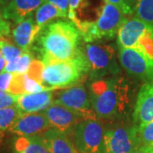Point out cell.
<instances>
[{
  "instance_id": "cell-1",
  "label": "cell",
  "mask_w": 153,
  "mask_h": 153,
  "mask_svg": "<svg viewBox=\"0 0 153 153\" xmlns=\"http://www.w3.org/2000/svg\"><path fill=\"white\" fill-rule=\"evenodd\" d=\"M88 95L97 118L111 122L125 120L134 101V88L122 75L92 80Z\"/></svg>"
},
{
  "instance_id": "cell-2",
  "label": "cell",
  "mask_w": 153,
  "mask_h": 153,
  "mask_svg": "<svg viewBox=\"0 0 153 153\" xmlns=\"http://www.w3.org/2000/svg\"><path fill=\"white\" fill-rule=\"evenodd\" d=\"M82 36L71 21H55L43 28L37 37L38 51L45 64L53 60H70L83 49Z\"/></svg>"
},
{
  "instance_id": "cell-3",
  "label": "cell",
  "mask_w": 153,
  "mask_h": 153,
  "mask_svg": "<svg viewBox=\"0 0 153 153\" xmlns=\"http://www.w3.org/2000/svg\"><path fill=\"white\" fill-rule=\"evenodd\" d=\"M42 83L48 90L79 84L89 75V63L84 50L70 60L44 64Z\"/></svg>"
},
{
  "instance_id": "cell-4",
  "label": "cell",
  "mask_w": 153,
  "mask_h": 153,
  "mask_svg": "<svg viewBox=\"0 0 153 153\" xmlns=\"http://www.w3.org/2000/svg\"><path fill=\"white\" fill-rule=\"evenodd\" d=\"M128 16L117 6L104 2L98 18L91 22L81 23L77 29L81 33L82 41L87 44L115 38L121 26Z\"/></svg>"
},
{
  "instance_id": "cell-5",
  "label": "cell",
  "mask_w": 153,
  "mask_h": 153,
  "mask_svg": "<svg viewBox=\"0 0 153 153\" xmlns=\"http://www.w3.org/2000/svg\"><path fill=\"white\" fill-rule=\"evenodd\" d=\"M84 52L89 63V81L121 74L112 45L87 44Z\"/></svg>"
},
{
  "instance_id": "cell-6",
  "label": "cell",
  "mask_w": 153,
  "mask_h": 153,
  "mask_svg": "<svg viewBox=\"0 0 153 153\" xmlns=\"http://www.w3.org/2000/svg\"><path fill=\"white\" fill-rule=\"evenodd\" d=\"M116 122L114 125L105 130L106 153H128L142 146L138 125L127 119Z\"/></svg>"
},
{
  "instance_id": "cell-7",
  "label": "cell",
  "mask_w": 153,
  "mask_h": 153,
  "mask_svg": "<svg viewBox=\"0 0 153 153\" xmlns=\"http://www.w3.org/2000/svg\"><path fill=\"white\" fill-rule=\"evenodd\" d=\"M103 124L97 119L79 123L73 132L74 145L79 153H106Z\"/></svg>"
},
{
  "instance_id": "cell-8",
  "label": "cell",
  "mask_w": 153,
  "mask_h": 153,
  "mask_svg": "<svg viewBox=\"0 0 153 153\" xmlns=\"http://www.w3.org/2000/svg\"><path fill=\"white\" fill-rule=\"evenodd\" d=\"M122 67L129 76L144 82H153V60L139 48L118 49Z\"/></svg>"
},
{
  "instance_id": "cell-9",
  "label": "cell",
  "mask_w": 153,
  "mask_h": 153,
  "mask_svg": "<svg viewBox=\"0 0 153 153\" xmlns=\"http://www.w3.org/2000/svg\"><path fill=\"white\" fill-rule=\"evenodd\" d=\"M55 97L54 103L75 111L82 115L85 120L97 119L91 105L88 92L82 82L60 91Z\"/></svg>"
},
{
  "instance_id": "cell-10",
  "label": "cell",
  "mask_w": 153,
  "mask_h": 153,
  "mask_svg": "<svg viewBox=\"0 0 153 153\" xmlns=\"http://www.w3.org/2000/svg\"><path fill=\"white\" fill-rule=\"evenodd\" d=\"M42 112L47 117L52 128L60 130L67 135H72L76 125L85 120L78 112L54 102Z\"/></svg>"
},
{
  "instance_id": "cell-11",
  "label": "cell",
  "mask_w": 153,
  "mask_h": 153,
  "mask_svg": "<svg viewBox=\"0 0 153 153\" xmlns=\"http://www.w3.org/2000/svg\"><path fill=\"white\" fill-rule=\"evenodd\" d=\"M52 128L47 117L40 112L24 113L10 129L18 136H38Z\"/></svg>"
},
{
  "instance_id": "cell-12",
  "label": "cell",
  "mask_w": 153,
  "mask_h": 153,
  "mask_svg": "<svg viewBox=\"0 0 153 153\" xmlns=\"http://www.w3.org/2000/svg\"><path fill=\"white\" fill-rule=\"evenodd\" d=\"M150 24L136 16L127 18L117 33L118 49H136Z\"/></svg>"
},
{
  "instance_id": "cell-13",
  "label": "cell",
  "mask_w": 153,
  "mask_h": 153,
  "mask_svg": "<svg viewBox=\"0 0 153 153\" xmlns=\"http://www.w3.org/2000/svg\"><path fill=\"white\" fill-rule=\"evenodd\" d=\"M132 119L138 126L153 120V82H146L140 88L137 94Z\"/></svg>"
},
{
  "instance_id": "cell-14",
  "label": "cell",
  "mask_w": 153,
  "mask_h": 153,
  "mask_svg": "<svg viewBox=\"0 0 153 153\" xmlns=\"http://www.w3.org/2000/svg\"><path fill=\"white\" fill-rule=\"evenodd\" d=\"M40 30L36 25L33 15L16 24L12 29V38L15 44L22 50H29L36 41Z\"/></svg>"
},
{
  "instance_id": "cell-15",
  "label": "cell",
  "mask_w": 153,
  "mask_h": 153,
  "mask_svg": "<svg viewBox=\"0 0 153 153\" xmlns=\"http://www.w3.org/2000/svg\"><path fill=\"white\" fill-rule=\"evenodd\" d=\"M54 94L51 90L33 94H23L18 96L17 105L23 113H36L47 109L53 103Z\"/></svg>"
},
{
  "instance_id": "cell-16",
  "label": "cell",
  "mask_w": 153,
  "mask_h": 153,
  "mask_svg": "<svg viewBox=\"0 0 153 153\" xmlns=\"http://www.w3.org/2000/svg\"><path fill=\"white\" fill-rule=\"evenodd\" d=\"M43 3V0H13L0 12L6 21H12L17 24L33 15Z\"/></svg>"
},
{
  "instance_id": "cell-17",
  "label": "cell",
  "mask_w": 153,
  "mask_h": 153,
  "mask_svg": "<svg viewBox=\"0 0 153 153\" xmlns=\"http://www.w3.org/2000/svg\"><path fill=\"white\" fill-rule=\"evenodd\" d=\"M40 137L50 153H79L69 135L60 130L50 128Z\"/></svg>"
},
{
  "instance_id": "cell-18",
  "label": "cell",
  "mask_w": 153,
  "mask_h": 153,
  "mask_svg": "<svg viewBox=\"0 0 153 153\" xmlns=\"http://www.w3.org/2000/svg\"><path fill=\"white\" fill-rule=\"evenodd\" d=\"M14 153H50L40 135L19 136L14 142Z\"/></svg>"
},
{
  "instance_id": "cell-19",
  "label": "cell",
  "mask_w": 153,
  "mask_h": 153,
  "mask_svg": "<svg viewBox=\"0 0 153 153\" xmlns=\"http://www.w3.org/2000/svg\"><path fill=\"white\" fill-rule=\"evenodd\" d=\"M57 18H67V17L59 10L56 7L49 3H43L35 11L34 20L38 29L41 31L51 21Z\"/></svg>"
},
{
  "instance_id": "cell-20",
  "label": "cell",
  "mask_w": 153,
  "mask_h": 153,
  "mask_svg": "<svg viewBox=\"0 0 153 153\" xmlns=\"http://www.w3.org/2000/svg\"><path fill=\"white\" fill-rule=\"evenodd\" d=\"M24 114L18 105L0 109V134L4 132L10 131L17 120Z\"/></svg>"
},
{
  "instance_id": "cell-21",
  "label": "cell",
  "mask_w": 153,
  "mask_h": 153,
  "mask_svg": "<svg viewBox=\"0 0 153 153\" xmlns=\"http://www.w3.org/2000/svg\"><path fill=\"white\" fill-rule=\"evenodd\" d=\"M33 61V56L29 50H25L20 57L10 62H7L4 71L13 74H26Z\"/></svg>"
},
{
  "instance_id": "cell-22",
  "label": "cell",
  "mask_w": 153,
  "mask_h": 153,
  "mask_svg": "<svg viewBox=\"0 0 153 153\" xmlns=\"http://www.w3.org/2000/svg\"><path fill=\"white\" fill-rule=\"evenodd\" d=\"M135 16L150 25H153V0H138Z\"/></svg>"
},
{
  "instance_id": "cell-23",
  "label": "cell",
  "mask_w": 153,
  "mask_h": 153,
  "mask_svg": "<svg viewBox=\"0 0 153 153\" xmlns=\"http://www.w3.org/2000/svg\"><path fill=\"white\" fill-rule=\"evenodd\" d=\"M0 50L2 52L3 57L5 59L7 62H10L16 60L24 52V50H22L21 48L11 44L4 38L0 39Z\"/></svg>"
},
{
  "instance_id": "cell-24",
  "label": "cell",
  "mask_w": 153,
  "mask_h": 153,
  "mask_svg": "<svg viewBox=\"0 0 153 153\" xmlns=\"http://www.w3.org/2000/svg\"><path fill=\"white\" fill-rule=\"evenodd\" d=\"M139 49L153 60V25H150L139 43Z\"/></svg>"
},
{
  "instance_id": "cell-25",
  "label": "cell",
  "mask_w": 153,
  "mask_h": 153,
  "mask_svg": "<svg viewBox=\"0 0 153 153\" xmlns=\"http://www.w3.org/2000/svg\"><path fill=\"white\" fill-rule=\"evenodd\" d=\"M138 134L142 145L153 144V120L138 126Z\"/></svg>"
},
{
  "instance_id": "cell-26",
  "label": "cell",
  "mask_w": 153,
  "mask_h": 153,
  "mask_svg": "<svg viewBox=\"0 0 153 153\" xmlns=\"http://www.w3.org/2000/svg\"><path fill=\"white\" fill-rule=\"evenodd\" d=\"M19 95L0 90V109L16 105Z\"/></svg>"
},
{
  "instance_id": "cell-27",
  "label": "cell",
  "mask_w": 153,
  "mask_h": 153,
  "mask_svg": "<svg viewBox=\"0 0 153 153\" xmlns=\"http://www.w3.org/2000/svg\"><path fill=\"white\" fill-rule=\"evenodd\" d=\"M13 78H14L13 73L8 72V71L1 72L0 73V90L9 92L10 86Z\"/></svg>"
},
{
  "instance_id": "cell-28",
  "label": "cell",
  "mask_w": 153,
  "mask_h": 153,
  "mask_svg": "<svg viewBox=\"0 0 153 153\" xmlns=\"http://www.w3.org/2000/svg\"><path fill=\"white\" fill-rule=\"evenodd\" d=\"M44 3H49L56 7L67 18H68V10H69V0H43Z\"/></svg>"
},
{
  "instance_id": "cell-29",
  "label": "cell",
  "mask_w": 153,
  "mask_h": 153,
  "mask_svg": "<svg viewBox=\"0 0 153 153\" xmlns=\"http://www.w3.org/2000/svg\"><path fill=\"white\" fill-rule=\"evenodd\" d=\"M105 2H108V3L113 4V5L117 6L127 16H132L134 14V12L130 10V8L126 4L125 0H105Z\"/></svg>"
},
{
  "instance_id": "cell-30",
  "label": "cell",
  "mask_w": 153,
  "mask_h": 153,
  "mask_svg": "<svg viewBox=\"0 0 153 153\" xmlns=\"http://www.w3.org/2000/svg\"><path fill=\"white\" fill-rule=\"evenodd\" d=\"M10 33V23L6 21L0 12V39L8 37Z\"/></svg>"
},
{
  "instance_id": "cell-31",
  "label": "cell",
  "mask_w": 153,
  "mask_h": 153,
  "mask_svg": "<svg viewBox=\"0 0 153 153\" xmlns=\"http://www.w3.org/2000/svg\"><path fill=\"white\" fill-rule=\"evenodd\" d=\"M128 153H153V146L150 145H142Z\"/></svg>"
},
{
  "instance_id": "cell-32",
  "label": "cell",
  "mask_w": 153,
  "mask_h": 153,
  "mask_svg": "<svg viewBox=\"0 0 153 153\" xmlns=\"http://www.w3.org/2000/svg\"><path fill=\"white\" fill-rule=\"evenodd\" d=\"M126 4H128V6L130 8L134 14V11H135V8H136V4L138 3V0H125Z\"/></svg>"
},
{
  "instance_id": "cell-33",
  "label": "cell",
  "mask_w": 153,
  "mask_h": 153,
  "mask_svg": "<svg viewBox=\"0 0 153 153\" xmlns=\"http://www.w3.org/2000/svg\"><path fill=\"white\" fill-rule=\"evenodd\" d=\"M6 64H7V61H6L5 59L2 56V57L0 58V73L4 71Z\"/></svg>"
},
{
  "instance_id": "cell-34",
  "label": "cell",
  "mask_w": 153,
  "mask_h": 153,
  "mask_svg": "<svg viewBox=\"0 0 153 153\" xmlns=\"http://www.w3.org/2000/svg\"><path fill=\"white\" fill-rule=\"evenodd\" d=\"M13 0H0V10L5 8L8 4H10Z\"/></svg>"
},
{
  "instance_id": "cell-35",
  "label": "cell",
  "mask_w": 153,
  "mask_h": 153,
  "mask_svg": "<svg viewBox=\"0 0 153 153\" xmlns=\"http://www.w3.org/2000/svg\"><path fill=\"white\" fill-rule=\"evenodd\" d=\"M2 56H3V55H2V52H1V50H0V58H1Z\"/></svg>"
},
{
  "instance_id": "cell-36",
  "label": "cell",
  "mask_w": 153,
  "mask_h": 153,
  "mask_svg": "<svg viewBox=\"0 0 153 153\" xmlns=\"http://www.w3.org/2000/svg\"><path fill=\"white\" fill-rule=\"evenodd\" d=\"M152 146H153V144H152Z\"/></svg>"
},
{
  "instance_id": "cell-37",
  "label": "cell",
  "mask_w": 153,
  "mask_h": 153,
  "mask_svg": "<svg viewBox=\"0 0 153 153\" xmlns=\"http://www.w3.org/2000/svg\"><path fill=\"white\" fill-rule=\"evenodd\" d=\"M1 135H2V134H0V136H1Z\"/></svg>"
}]
</instances>
